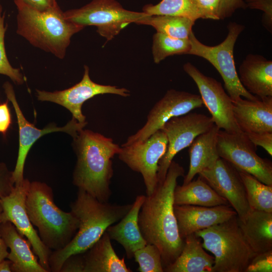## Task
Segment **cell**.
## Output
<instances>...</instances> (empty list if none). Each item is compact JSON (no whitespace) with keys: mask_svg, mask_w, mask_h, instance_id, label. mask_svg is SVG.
Returning a JSON list of instances; mask_svg holds the SVG:
<instances>
[{"mask_svg":"<svg viewBox=\"0 0 272 272\" xmlns=\"http://www.w3.org/2000/svg\"><path fill=\"white\" fill-rule=\"evenodd\" d=\"M184 176L183 167L173 160L164 181L146 196L139 214L142 234L147 244L158 248L164 268L175 260L184 244L174 212V190L178 178Z\"/></svg>","mask_w":272,"mask_h":272,"instance_id":"6da1fadb","label":"cell"},{"mask_svg":"<svg viewBox=\"0 0 272 272\" xmlns=\"http://www.w3.org/2000/svg\"><path fill=\"white\" fill-rule=\"evenodd\" d=\"M73 148L77 161L73 183L102 202H108L113 175L112 159L120 147L111 138L83 128L73 137Z\"/></svg>","mask_w":272,"mask_h":272,"instance_id":"7a4b0ae2","label":"cell"},{"mask_svg":"<svg viewBox=\"0 0 272 272\" xmlns=\"http://www.w3.org/2000/svg\"><path fill=\"white\" fill-rule=\"evenodd\" d=\"M132 205L102 202L85 191L78 189L77 198L71 203L70 208L79 221V228L67 245L52 251L49 259L50 271L60 272L68 257L87 251L110 226L118 222L128 213Z\"/></svg>","mask_w":272,"mask_h":272,"instance_id":"3957f363","label":"cell"},{"mask_svg":"<svg viewBox=\"0 0 272 272\" xmlns=\"http://www.w3.org/2000/svg\"><path fill=\"white\" fill-rule=\"evenodd\" d=\"M14 3L17 34L33 46L63 59L71 37L84 27L67 20L58 5L40 11L21 1Z\"/></svg>","mask_w":272,"mask_h":272,"instance_id":"277c9868","label":"cell"},{"mask_svg":"<svg viewBox=\"0 0 272 272\" xmlns=\"http://www.w3.org/2000/svg\"><path fill=\"white\" fill-rule=\"evenodd\" d=\"M25 207L29 219L38 230L43 243L52 251L61 249L73 239L79 222L72 212L55 203L51 187L40 181L30 182Z\"/></svg>","mask_w":272,"mask_h":272,"instance_id":"5b68a950","label":"cell"},{"mask_svg":"<svg viewBox=\"0 0 272 272\" xmlns=\"http://www.w3.org/2000/svg\"><path fill=\"white\" fill-rule=\"evenodd\" d=\"M194 234L202 239L203 248L214 255L212 272H245L257 254L244 238L237 215Z\"/></svg>","mask_w":272,"mask_h":272,"instance_id":"8992f818","label":"cell"},{"mask_svg":"<svg viewBox=\"0 0 272 272\" xmlns=\"http://www.w3.org/2000/svg\"><path fill=\"white\" fill-rule=\"evenodd\" d=\"M244 26L236 22L230 23L225 40L216 46H208L200 42L192 31L189 40L190 49L188 54L202 57L210 62L220 74L224 87L232 100L241 96L255 100L256 96L249 93L241 84L236 71L233 52L235 44Z\"/></svg>","mask_w":272,"mask_h":272,"instance_id":"52a82bcc","label":"cell"},{"mask_svg":"<svg viewBox=\"0 0 272 272\" xmlns=\"http://www.w3.org/2000/svg\"><path fill=\"white\" fill-rule=\"evenodd\" d=\"M68 21L81 25L95 26L97 32L106 39H112L130 23H136L148 14L124 9L116 0H92L84 6L63 12Z\"/></svg>","mask_w":272,"mask_h":272,"instance_id":"ba28073f","label":"cell"},{"mask_svg":"<svg viewBox=\"0 0 272 272\" xmlns=\"http://www.w3.org/2000/svg\"><path fill=\"white\" fill-rule=\"evenodd\" d=\"M217 148L220 158L238 171L249 173L261 182L272 185V163L256 153V147L245 133H229L220 129Z\"/></svg>","mask_w":272,"mask_h":272,"instance_id":"9c48e42d","label":"cell"},{"mask_svg":"<svg viewBox=\"0 0 272 272\" xmlns=\"http://www.w3.org/2000/svg\"><path fill=\"white\" fill-rule=\"evenodd\" d=\"M167 144L165 133L159 129L145 141L120 147L118 158L132 170L141 174L147 195H151L157 186L158 164Z\"/></svg>","mask_w":272,"mask_h":272,"instance_id":"30bf717a","label":"cell"},{"mask_svg":"<svg viewBox=\"0 0 272 272\" xmlns=\"http://www.w3.org/2000/svg\"><path fill=\"white\" fill-rule=\"evenodd\" d=\"M214 124L211 117L191 112L173 117L164 124L161 129L166 135L168 144L166 151L158 164V183L165 179L175 156L189 147L196 137L209 130Z\"/></svg>","mask_w":272,"mask_h":272,"instance_id":"8fae6325","label":"cell"},{"mask_svg":"<svg viewBox=\"0 0 272 272\" xmlns=\"http://www.w3.org/2000/svg\"><path fill=\"white\" fill-rule=\"evenodd\" d=\"M30 183L28 179L24 178L21 182L15 184L9 195L0 199L2 208L1 221L2 223L11 222L18 231L27 238L41 266L47 272H50L49 259L52 251L41 240L26 209V197Z\"/></svg>","mask_w":272,"mask_h":272,"instance_id":"7c38bea8","label":"cell"},{"mask_svg":"<svg viewBox=\"0 0 272 272\" xmlns=\"http://www.w3.org/2000/svg\"><path fill=\"white\" fill-rule=\"evenodd\" d=\"M203 106L200 95L183 91L169 90L151 109L145 125L129 136L121 146L145 141L161 129L171 118L187 114Z\"/></svg>","mask_w":272,"mask_h":272,"instance_id":"4fadbf2b","label":"cell"},{"mask_svg":"<svg viewBox=\"0 0 272 272\" xmlns=\"http://www.w3.org/2000/svg\"><path fill=\"white\" fill-rule=\"evenodd\" d=\"M183 70L196 84L203 105L211 114L214 124L229 133L242 132L234 117L232 99L221 83L205 75L190 62L184 64Z\"/></svg>","mask_w":272,"mask_h":272,"instance_id":"5bb4252c","label":"cell"},{"mask_svg":"<svg viewBox=\"0 0 272 272\" xmlns=\"http://www.w3.org/2000/svg\"><path fill=\"white\" fill-rule=\"evenodd\" d=\"M38 100L53 102L68 109L73 118L79 123H85L86 117L82 111L85 101L100 94H112L122 97L130 95L129 91L124 88L104 85L94 82L89 76L88 66H84V73L81 81L74 86L61 91L48 92L36 90Z\"/></svg>","mask_w":272,"mask_h":272,"instance_id":"9a60e30c","label":"cell"},{"mask_svg":"<svg viewBox=\"0 0 272 272\" xmlns=\"http://www.w3.org/2000/svg\"><path fill=\"white\" fill-rule=\"evenodd\" d=\"M3 87L8 98L15 109L19 126V145L18 157L15 169L12 171V178L14 184L18 183L24 179V168L27 155L33 145L43 135L55 132L67 133L73 138L78 131L84 128L87 122L79 123L72 118L65 125L57 127L55 124H49L43 129H39L30 123L24 116L16 100L12 85L8 82L4 83Z\"/></svg>","mask_w":272,"mask_h":272,"instance_id":"2e32d148","label":"cell"},{"mask_svg":"<svg viewBox=\"0 0 272 272\" xmlns=\"http://www.w3.org/2000/svg\"><path fill=\"white\" fill-rule=\"evenodd\" d=\"M213 189L226 199L236 211L238 219L243 221L251 210L247 201L244 186L238 171L219 158L211 167L199 174Z\"/></svg>","mask_w":272,"mask_h":272,"instance_id":"e0dca14e","label":"cell"},{"mask_svg":"<svg viewBox=\"0 0 272 272\" xmlns=\"http://www.w3.org/2000/svg\"><path fill=\"white\" fill-rule=\"evenodd\" d=\"M174 212L179 233L183 239L189 235L223 223L237 215L230 205H174Z\"/></svg>","mask_w":272,"mask_h":272,"instance_id":"ac0fdd59","label":"cell"},{"mask_svg":"<svg viewBox=\"0 0 272 272\" xmlns=\"http://www.w3.org/2000/svg\"><path fill=\"white\" fill-rule=\"evenodd\" d=\"M232 101L235 121L243 132H272V97Z\"/></svg>","mask_w":272,"mask_h":272,"instance_id":"d6986e66","label":"cell"},{"mask_svg":"<svg viewBox=\"0 0 272 272\" xmlns=\"http://www.w3.org/2000/svg\"><path fill=\"white\" fill-rule=\"evenodd\" d=\"M1 232L10 252L7 258L12 262V272H47L31 249V245L10 222H2Z\"/></svg>","mask_w":272,"mask_h":272,"instance_id":"ffe728a7","label":"cell"},{"mask_svg":"<svg viewBox=\"0 0 272 272\" xmlns=\"http://www.w3.org/2000/svg\"><path fill=\"white\" fill-rule=\"evenodd\" d=\"M239 79L243 86L259 99L272 97V61L262 55L249 54L240 64Z\"/></svg>","mask_w":272,"mask_h":272,"instance_id":"44dd1931","label":"cell"},{"mask_svg":"<svg viewBox=\"0 0 272 272\" xmlns=\"http://www.w3.org/2000/svg\"><path fill=\"white\" fill-rule=\"evenodd\" d=\"M145 197L144 195H138L128 213L106 231L111 240H115L123 247L128 259L133 258L134 252L147 244L138 223L139 212Z\"/></svg>","mask_w":272,"mask_h":272,"instance_id":"7402d4cb","label":"cell"},{"mask_svg":"<svg viewBox=\"0 0 272 272\" xmlns=\"http://www.w3.org/2000/svg\"><path fill=\"white\" fill-rule=\"evenodd\" d=\"M220 129L214 124L209 130L196 137L189 146V166L184 176L183 185L192 181L202 170L212 167L220 158L217 148Z\"/></svg>","mask_w":272,"mask_h":272,"instance_id":"603a6c76","label":"cell"},{"mask_svg":"<svg viewBox=\"0 0 272 272\" xmlns=\"http://www.w3.org/2000/svg\"><path fill=\"white\" fill-rule=\"evenodd\" d=\"M111 239L105 231L100 239L83 253L84 272H131L127 267L124 257L115 252Z\"/></svg>","mask_w":272,"mask_h":272,"instance_id":"cb8c5ba5","label":"cell"},{"mask_svg":"<svg viewBox=\"0 0 272 272\" xmlns=\"http://www.w3.org/2000/svg\"><path fill=\"white\" fill-rule=\"evenodd\" d=\"M238 221L244 238L256 254L272 250V213L251 210L243 221L238 218Z\"/></svg>","mask_w":272,"mask_h":272,"instance_id":"d4e9b609","label":"cell"},{"mask_svg":"<svg viewBox=\"0 0 272 272\" xmlns=\"http://www.w3.org/2000/svg\"><path fill=\"white\" fill-rule=\"evenodd\" d=\"M175 260L164 268L166 272H212L214 257L207 253L195 234L186 236Z\"/></svg>","mask_w":272,"mask_h":272,"instance_id":"484cf974","label":"cell"},{"mask_svg":"<svg viewBox=\"0 0 272 272\" xmlns=\"http://www.w3.org/2000/svg\"><path fill=\"white\" fill-rule=\"evenodd\" d=\"M174 205L215 207L229 205L200 176L188 183L176 185L174 192Z\"/></svg>","mask_w":272,"mask_h":272,"instance_id":"4316f807","label":"cell"},{"mask_svg":"<svg viewBox=\"0 0 272 272\" xmlns=\"http://www.w3.org/2000/svg\"><path fill=\"white\" fill-rule=\"evenodd\" d=\"M195 21L187 18L167 15H150L135 23L151 26L157 31L178 39H188Z\"/></svg>","mask_w":272,"mask_h":272,"instance_id":"83f0119b","label":"cell"},{"mask_svg":"<svg viewBox=\"0 0 272 272\" xmlns=\"http://www.w3.org/2000/svg\"><path fill=\"white\" fill-rule=\"evenodd\" d=\"M238 172L251 210L272 213V185L261 182L249 173Z\"/></svg>","mask_w":272,"mask_h":272,"instance_id":"f1b7e54d","label":"cell"},{"mask_svg":"<svg viewBox=\"0 0 272 272\" xmlns=\"http://www.w3.org/2000/svg\"><path fill=\"white\" fill-rule=\"evenodd\" d=\"M142 12L150 15L185 17L194 21L201 19L194 0H162L156 5L144 6Z\"/></svg>","mask_w":272,"mask_h":272,"instance_id":"f546056e","label":"cell"},{"mask_svg":"<svg viewBox=\"0 0 272 272\" xmlns=\"http://www.w3.org/2000/svg\"><path fill=\"white\" fill-rule=\"evenodd\" d=\"M190 49L189 38H176L159 32H156L153 36L152 50L156 63L171 55L188 54Z\"/></svg>","mask_w":272,"mask_h":272,"instance_id":"4dcf8cb0","label":"cell"},{"mask_svg":"<svg viewBox=\"0 0 272 272\" xmlns=\"http://www.w3.org/2000/svg\"><path fill=\"white\" fill-rule=\"evenodd\" d=\"M135 261L139 264L140 272H163L162 258L158 248L154 244H147L134 253Z\"/></svg>","mask_w":272,"mask_h":272,"instance_id":"1f68e13d","label":"cell"},{"mask_svg":"<svg viewBox=\"0 0 272 272\" xmlns=\"http://www.w3.org/2000/svg\"><path fill=\"white\" fill-rule=\"evenodd\" d=\"M5 13H3V8L0 5V74L8 76L15 84L21 85L24 83V78L20 69L11 65L6 52L5 36L7 26H5Z\"/></svg>","mask_w":272,"mask_h":272,"instance_id":"d6a6232c","label":"cell"},{"mask_svg":"<svg viewBox=\"0 0 272 272\" xmlns=\"http://www.w3.org/2000/svg\"><path fill=\"white\" fill-rule=\"evenodd\" d=\"M272 250L257 254L247 265L245 272H271Z\"/></svg>","mask_w":272,"mask_h":272,"instance_id":"836d02e7","label":"cell"},{"mask_svg":"<svg viewBox=\"0 0 272 272\" xmlns=\"http://www.w3.org/2000/svg\"><path fill=\"white\" fill-rule=\"evenodd\" d=\"M247 8L263 12L262 22L269 31L272 28V0H246Z\"/></svg>","mask_w":272,"mask_h":272,"instance_id":"e575fe53","label":"cell"},{"mask_svg":"<svg viewBox=\"0 0 272 272\" xmlns=\"http://www.w3.org/2000/svg\"><path fill=\"white\" fill-rule=\"evenodd\" d=\"M201 19L219 20L220 0H194Z\"/></svg>","mask_w":272,"mask_h":272,"instance_id":"d590c367","label":"cell"},{"mask_svg":"<svg viewBox=\"0 0 272 272\" xmlns=\"http://www.w3.org/2000/svg\"><path fill=\"white\" fill-rule=\"evenodd\" d=\"M247 8L243 0H220L218 9L219 20L231 17L239 9Z\"/></svg>","mask_w":272,"mask_h":272,"instance_id":"8d00e7d4","label":"cell"},{"mask_svg":"<svg viewBox=\"0 0 272 272\" xmlns=\"http://www.w3.org/2000/svg\"><path fill=\"white\" fill-rule=\"evenodd\" d=\"M14 185L12 171L9 170L5 163L0 162V199L9 195Z\"/></svg>","mask_w":272,"mask_h":272,"instance_id":"74e56055","label":"cell"},{"mask_svg":"<svg viewBox=\"0 0 272 272\" xmlns=\"http://www.w3.org/2000/svg\"><path fill=\"white\" fill-rule=\"evenodd\" d=\"M245 133L249 140L254 146L262 147L270 156H272L271 132H248Z\"/></svg>","mask_w":272,"mask_h":272,"instance_id":"f35d334b","label":"cell"},{"mask_svg":"<svg viewBox=\"0 0 272 272\" xmlns=\"http://www.w3.org/2000/svg\"><path fill=\"white\" fill-rule=\"evenodd\" d=\"M85 259L83 253L72 255L63 262L60 272H84Z\"/></svg>","mask_w":272,"mask_h":272,"instance_id":"ab89813d","label":"cell"},{"mask_svg":"<svg viewBox=\"0 0 272 272\" xmlns=\"http://www.w3.org/2000/svg\"><path fill=\"white\" fill-rule=\"evenodd\" d=\"M12 123L8 101L0 104V133L6 134Z\"/></svg>","mask_w":272,"mask_h":272,"instance_id":"60d3db41","label":"cell"},{"mask_svg":"<svg viewBox=\"0 0 272 272\" xmlns=\"http://www.w3.org/2000/svg\"><path fill=\"white\" fill-rule=\"evenodd\" d=\"M22 2L27 5L40 11H44L52 6L48 0H15Z\"/></svg>","mask_w":272,"mask_h":272,"instance_id":"b9f144b4","label":"cell"},{"mask_svg":"<svg viewBox=\"0 0 272 272\" xmlns=\"http://www.w3.org/2000/svg\"><path fill=\"white\" fill-rule=\"evenodd\" d=\"M2 212V208L0 204V261L7 258L9 254L8 250V247L5 243L4 239L2 238L1 232V225L2 223L1 221V213Z\"/></svg>","mask_w":272,"mask_h":272,"instance_id":"7bdbcfd3","label":"cell"},{"mask_svg":"<svg viewBox=\"0 0 272 272\" xmlns=\"http://www.w3.org/2000/svg\"><path fill=\"white\" fill-rule=\"evenodd\" d=\"M12 262L10 260L4 259L0 261V272H12Z\"/></svg>","mask_w":272,"mask_h":272,"instance_id":"ee69618b","label":"cell"},{"mask_svg":"<svg viewBox=\"0 0 272 272\" xmlns=\"http://www.w3.org/2000/svg\"><path fill=\"white\" fill-rule=\"evenodd\" d=\"M50 5L53 7L57 5L56 0H48Z\"/></svg>","mask_w":272,"mask_h":272,"instance_id":"f6af8a7d","label":"cell"}]
</instances>
